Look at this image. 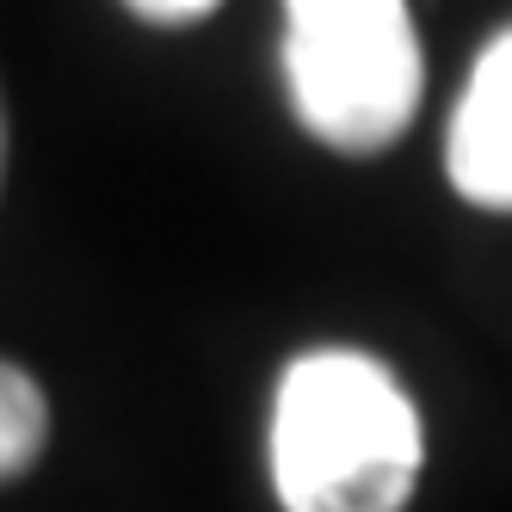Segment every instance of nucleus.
Returning a JSON list of instances; mask_svg holds the SVG:
<instances>
[{"label": "nucleus", "mask_w": 512, "mask_h": 512, "mask_svg": "<svg viewBox=\"0 0 512 512\" xmlns=\"http://www.w3.org/2000/svg\"><path fill=\"white\" fill-rule=\"evenodd\" d=\"M420 408L352 346L303 352L272 401V488L290 512H389L420 482Z\"/></svg>", "instance_id": "nucleus-1"}, {"label": "nucleus", "mask_w": 512, "mask_h": 512, "mask_svg": "<svg viewBox=\"0 0 512 512\" xmlns=\"http://www.w3.org/2000/svg\"><path fill=\"white\" fill-rule=\"evenodd\" d=\"M284 81L327 149H389L426 81L408 0H284Z\"/></svg>", "instance_id": "nucleus-2"}, {"label": "nucleus", "mask_w": 512, "mask_h": 512, "mask_svg": "<svg viewBox=\"0 0 512 512\" xmlns=\"http://www.w3.org/2000/svg\"><path fill=\"white\" fill-rule=\"evenodd\" d=\"M445 173L457 198L482 210H512V31H500L475 56V75L445 136Z\"/></svg>", "instance_id": "nucleus-3"}, {"label": "nucleus", "mask_w": 512, "mask_h": 512, "mask_svg": "<svg viewBox=\"0 0 512 512\" xmlns=\"http://www.w3.org/2000/svg\"><path fill=\"white\" fill-rule=\"evenodd\" d=\"M44 432H50V408H44L38 383L19 364L0 358V482L31 469V457L44 451Z\"/></svg>", "instance_id": "nucleus-4"}, {"label": "nucleus", "mask_w": 512, "mask_h": 512, "mask_svg": "<svg viewBox=\"0 0 512 512\" xmlns=\"http://www.w3.org/2000/svg\"><path fill=\"white\" fill-rule=\"evenodd\" d=\"M216 0H130V13L155 19V25H186V19H204Z\"/></svg>", "instance_id": "nucleus-5"}, {"label": "nucleus", "mask_w": 512, "mask_h": 512, "mask_svg": "<svg viewBox=\"0 0 512 512\" xmlns=\"http://www.w3.org/2000/svg\"><path fill=\"white\" fill-rule=\"evenodd\" d=\"M0 167H7V130H0Z\"/></svg>", "instance_id": "nucleus-6"}]
</instances>
